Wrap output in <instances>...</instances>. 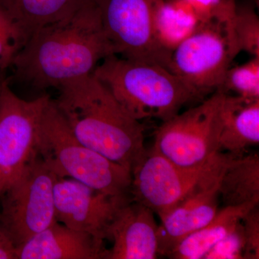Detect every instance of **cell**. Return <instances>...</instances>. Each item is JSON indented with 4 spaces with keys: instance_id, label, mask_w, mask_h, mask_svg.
I'll return each instance as SVG.
<instances>
[{
    "instance_id": "6da1fadb",
    "label": "cell",
    "mask_w": 259,
    "mask_h": 259,
    "mask_svg": "<svg viewBox=\"0 0 259 259\" xmlns=\"http://www.w3.org/2000/svg\"><path fill=\"white\" fill-rule=\"evenodd\" d=\"M115 54L102 26L95 0L38 29L13 61L17 78L44 90L59 89L93 74L100 61Z\"/></svg>"
},
{
    "instance_id": "7a4b0ae2",
    "label": "cell",
    "mask_w": 259,
    "mask_h": 259,
    "mask_svg": "<svg viewBox=\"0 0 259 259\" xmlns=\"http://www.w3.org/2000/svg\"><path fill=\"white\" fill-rule=\"evenodd\" d=\"M58 90L54 100L76 139L109 159L131 166L144 150V125L93 74Z\"/></svg>"
},
{
    "instance_id": "3957f363",
    "label": "cell",
    "mask_w": 259,
    "mask_h": 259,
    "mask_svg": "<svg viewBox=\"0 0 259 259\" xmlns=\"http://www.w3.org/2000/svg\"><path fill=\"white\" fill-rule=\"evenodd\" d=\"M93 74L136 120L164 122L186 104L199 100L193 92L164 66L107 56Z\"/></svg>"
},
{
    "instance_id": "277c9868",
    "label": "cell",
    "mask_w": 259,
    "mask_h": 259,
    "mask_svg": "<svg viewBox=\"0 0 259 259\" xmlns=\"http://www.w3.org/2000/svg\"><path fill=\"white\" fill-rule=\"evenodd\" d=\"M37 153L59 176L104 193L131 196V170L76 139L51 99L42 114Z\"/></svg>"
},
{
    "instance_id": "5b68a950",
    "label": "cell",
    "mask_w": 259,
    "mask_h": 259,
    "mask_svg": "<svg viewBox=\"0 0 259 259\" xmlns=\"http://www.w3.org/2000/svg\"><path fill=\"white\" fill-rule=\"evenodd\" d=\"M233 15L199 23L171 52L168 69L198 99L220 90L240 53L232 32Z\"/></svg>"
},
{
    "instance_id": "8992f818",
    "label": "cell",
    "mask_w": 259,
    "mask_h": 259,
    "mask_svg": "<svg viewBox=\"0 0 259 259\" xmlns=\"http://www.w3.org/2000/svg\"><path fill=\"white\" fill-rule=\"evenodd\" d=\"M58 176L37 153L2 194L0 221L16 248L57 221L54 192Z\"/></svg>"
},
{
    "instance_id": "52a82bcc",
    "label": "cell",
    "mask_w": 259,
    "mask_h": 259,
    "mask_svg": "<svg viewBox=\"0 0 259 259\" xmlns=\"http://www.w3.org/2000/svg\"><path fill=\"white\" fill-rule=\"evenodd\" d=\"M226 95L216 91L197 106L162 122L155 134L153 147L179 166L204 164L221 151L220 136Z\"/></svg>"
},
{
    "instance_id": "ba28073f",
    "label": "cell",
    "mask_w": 259,
    "mask_h": 259,
    "mask_svg": "<svg viewBox=\"0 0 259 259\" xmlns=\"http://www.w3.org/2000/svg\"><path fill=\"white\" fill-rule=\"evenodd\" d=\"M95 2L116 55L168 69L171 53L161 45L156 31V14L163 0Z\"/></svg>"
},
{
    "instance_id": "9c48e42d",
    "label": "cell",
    "mask_w": 259,
    "mask_h": 259,
    "mask_svg": "<svg viewBox=\"0 0 259 259\" xmlns=\"http://www.w3.org/2000/svg\"><path fill=\"white\" fill-rule=\"evenodd\" d=\"M49 95L25 100L0 83V197L37 154L39 129Z\"/></svg>"
},
{
    "instance_id": "30bf717a",
    "label": "cell",
    "mask_w": 259,
    "mask_h": 259,
    "mask_svg": "<svg viewBox=\"0 0 259 259\" xmlns=\"http://www.w3.org/2000/svg\"><path fill=\"white\" fill-rule=\"evenodd\" d=\"M212 158L201 166L184 167L170 161L153 146L145 148L131 166V199L161 217L195 185Z\"/></svg>"
},
{
    "instance_id": "8fae6325",
    "label": "cell",
    "mask_w": 259,
    "mask_h": 259,
    "mask_svg": "<svg viewBox=\"0 0 259 259\" xmlns=\"http://www.w3.org/2000/svg\"><path fill=\"white\" fill-rule=\"evenodd\" d=\"M231 155H214L185 197L159 218L158 255L168 257L184 238L210 222L217 214L220 181Z\"/></svg>"
},
{
    "instance_id": "7c38bea8",
    "label": "cell",
    "mask_w": 259,
    "mask_h": 259,
    "mask_svg": "<svg viewBox=\"0 0 259 259\" xmlns=\"http://www.w3.org/2000/svg\"><path fill=\"white\" fill-rule=\"evenodd\" d=\"M54 193L56 221L101 241L107 239V232L116 214L131 200L130 195L104 193L61 176L56 178Z\"/></svg>"
},
{
    "instance_id": "4fadbf2b",
    "label": "cell",
    "mask_w": 259,
    "mask_h": 259,
    "mask_svg": "<svg viewBox=\"0 0 259 259\" xmlns=\"http://www.w3.org/2000/svg\"><path fill=\"white\" fill-rule=\"evenodd\" d=\"M158 224L154 213L131 199L118 211L107 232L112 246L106 259H155L158 256Z\"/></svg>"
},
{
    "instance_id": "5bb4252c",
    "label": "cell",
    "mask_w": 259,
    "mask_h": 259,
    "mask_svg": "<svg viewBox=\"0 0 259 259\" xmlns=\"http://www.w3.org/2000/svg\"><path fill=\"white\" fill-rule=\"evenodd\" d=\"M104 241L53 223L16 248V259H106Z\"/></svg>"
},
{
    "instance_id": "9a60e30c",
    "label": "cell",
    "mask_w": 259,
    "mask_h": 259,
    "mask_svg": "<svg viewBox=\"0 0 259 259\" xmlns=\"http://www.w3.org/2000/svg\"><path fill=\"white\" fill-rule=\"evenodd\" d=\"M259 144V99L226 94L223 102L221 150L241 156L247 148Z\"/></svg>"
},
{
    "instance_id": "2e32d148",
    "label": "cell",
    "mask_w": 259,
    "mask_h": 259,
    "mask_svg": "<svg viewBox=\"0 0 259 259\" xmlns=\"http://www.w3.org/2000/svg\"><path fill=\"white\" fill-rule=\"evenodd\" d=\"M258 204L225 206L214 218L202 228L184 238L168 258L203 259L204 255L241 221L250 209Z\"/></svg>"
},
{
    "instance_id": "e0dca14e",
    "label": "cell",
    "mask_w": 259,
    "mask_h": 259,
    "mask_svg": "<svg viewBox=\"0 0 259 259\" xmlns=\"http://www.w3.org/2000/svg\"><path fill=\"white\" fill-rule=\"evenodd\" d=\"M225 206L259 203V157L257 153L234 156L227 162L219 185Z\"/></svg>"
},
{
    "instance_id": "ac0fdd59",
    "label": "cell",
    "mask_w": 259,
    "mask_h": 259,
    "mask_svg": "<svg viewBox=\"0 0 259 259\" xmlns=\"http://www.w3.org/2000/svg\"><path fill=\"white\" fill-rule=\"evenodd\" d=\"M88 0H0L2 8L30 38L38 29L66 18Z\"/></svg>"
},
{
    "instance_id": "d6986e66",
    "label": "cell",
    "mask_w": 259,
    "mask_h": 259,
    "mask_svg": "<svg viewBox=\"0 0 259 259\" xmlns=\"http://www.w3.org/2000/svg\"><path fill=\"white\" fill-rule=\"evenodd\" d=\"M199 23L190 5L184 0H163L156 14V34L163 47L171 53Z\"/></svg>"
},
{
    "instance_id": "ffe728a7",
    "label": "cell",
    "mask_w": 259,
    "mask_h": 259,
    "mask_svg": "<svg viewBox=\"0 0 259 259\" xmlns=\"http://www.w3.org/2000/svg\"><path fill=\"white\" fill-rule=\"evenodd\" d=\"M232 31L238 51L259 57V18L249 6L236 5L232 18Z\"/></svg>"
},
{
    "instance_id": "44dd1931",
    "label": "cell",
    "mask_w": 259,
    "mask_h": 259,
    "mask_svg": "<svg viewBox=\"0 0 259 259\" xmlns=\"http://www.w3.org/2000/svg\"><path fill=\"white\" fill-rule=\"evenodd\" d=\"M218 91L236 93L237 96L259 99V57L227 71L222 87Z\"/></svg>"
},
{
    "instance_id": "7402d4cb",
    "label": "cell",
    "mask_w": 259,
    "mask_h": 259,
    "mask_svg": "<svg viewBox=\"0 0 259 259\" xmlns=\"http://www.w3.org/2000/svg\"><path fill=\"white\" fill-rule=\"evenodd\" d=\"M244 250L245 238L241 221L204 255L203 259H243Z\"/></svg>"
},
{
    "instance_id": "603a6c76",
    "label": "cell",
    "mask_w": 259,
    "mask_h": 259,
    "mask_svg": "<svg viewBox=\"0 0 259 259\" xmlns=\"http://www.w3.org/2000/svg\"><path fill=\"white\" fill-rule=\"evenodd\" d=\"M191 8L200 23L212 19L229 18L236 9L235 0H184Z\"/></svg>"
},
{
    "instance_id": "cb8c5ba5",
    "label": "cell",
    "mask_w": 259,
    "mask_h": 259,
    "mask_svg": "<svg viewBox=\"0 0 259 259\" xmlns=\"http://www.w3.org/2000/svg\"><path fill=\"white\" fill-rule=\"evenodd\" d=\"M258 205L250 209L241 219L245 238L243 259L259 258Z\"/></svg>"
},
{
    "instance_id": "d4e9b609",
    "label": "cell",
    "mask_w": 259,
    "mask_h": 259,
    "mask_svg": "<svg viewBox=\"0 0 259 259\" xmlns=\"http://www.w3.org/2000/svg\"><path fill=\"white\" fill-rule=\"evenodd\" d=\"M0 38L14 47L18 52L28 41L26 34L2 8H0Z\"/></svg>"
},
{
    "instance_id": "484cf974",
    "label": "cell",
    "mask_w": 259,
    "mask_h": 259,
    "mask_svg": "<svg viewBox=\"0 0 259 259\" xmlns=\"http://www.w3.org/2000/svg\"><path fill=\"white\" fill-rule=\"evenodd\" d=\"M0 259H16V246L0 221Z\"/></svg>"
},
{
    "instance_id": "4316f807",
    "label": "cell",
    "mask_w": 259,
    "mask_h": 259,
    "mask_svg": "<svg viewBox=\"0 0 259 259\" xmlns=\"http://www.w3.org/2000/svg\"><path fill=\"white\" fill-rule=\"evenodd\" d=\"M18 51L0 38V71H4L13 64Z\"/></svg>"
},
{
    "instance_id": "83f0119b",
    "label": "cell",
    "mask_w": 259,
    "mask_h": 259,
    "mask_svg": "<svg viewBox=\"0 0 259 259\" xmlns=\"http://www.w3.org/2000/svg\"><path fill=\"white\" fill-rule=\"evenodd\" d=\"M0 83H1V81H0Z\"/></svg>"
}]
</instances>
